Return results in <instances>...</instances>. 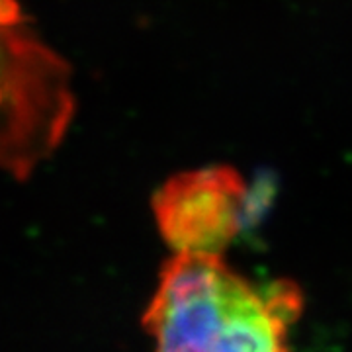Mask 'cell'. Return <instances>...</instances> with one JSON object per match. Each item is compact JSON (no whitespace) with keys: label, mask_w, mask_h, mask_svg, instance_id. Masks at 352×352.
<instances>
[{"label":"cell","mask_w":352,"mask_h":352,"mask_svg":"<svg viewBox=\"0 0 352 352\" xmlns=\"http://www.w3.org/2000/svg\"><path fill=\"white\" fill-rule=\"evenodd\" d=\"M73 116L71 67L18 0H0V168L32 175L63 141Z\"/></svg>","instance_id":"cell-2"},{"label":"cell","mask_w":352,"mask_h":352,"mask_svg":"<svg viewBox=\"0 0 352 352\" xmlns=\"http://www.w3.org/2000/svg\"><path fill=\"white\" fill-rule=\"evenodd\" d=\"M256 198L237 168L210 164L170 176L153 196V214L176 254H215L254 217Z\"/></svg>","instance_id":"cell-3"},{"label":"cell","mask_w":352,"mask_h":352,"mask_svg":"<svg viewBox=\"0 0 352 352\" xmlns=\"http://www.w3.org/2000/svg\"><path fill=\"white\" fill-rule=\"evenodd\" d=\"M303 311L288 280L256 284L215 254H175L145 311L155 352H289Z\"/></svg>","instance_id":"cell-1"}]
</instances>
